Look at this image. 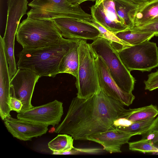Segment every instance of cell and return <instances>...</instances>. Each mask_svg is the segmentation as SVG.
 <instances>
[{"label": "cell", "instance_id": "obj_22", "mask_svg": "<svg viewBox=\"0 0 158 158\" xmlns=\"http://www.w3.org/2000/svg\"><path fill=\"white\" fill-rule=\"evenodd\" d=\"M86 21L96 27L100 32L99 37L105 38L111 41L112 45L117 50L131 46L119 39L114 33L107 30L93 19L91 21Z\"/></svg>", "mask_w": 158, "mask_h": 158}, {"label": "cell", "instance_id": "obj_10", "mask_svg": "<svg viewBox=\"0 0 158 158\" xmlns=\"http://www.w3.org/2000/svg\"><path fill=\"white\" fill-rule=\"evenodd\" d=\"M63 114V103L55 100L19 113L17 117L19 119L54 127L58 124Z\"/></svg>", "mask_w": 158, "mask_h": 158}, {"label": "cell", "instance_id": "obj_5", "mask_svg": "<svg viewBox=\"0 0 158 158\" xmlns=\"http://www.w3.org/2000/svg\"><path fill=\"white\" fill-rule=\"evenodd\" d=\"M87 40H80L79 64L75 85L77 97L88 98L101 90L95 63V54Z\"/></svg>", "mask_w": 158, "mask_h": 158}, {"label": "cell", "instance_id": "obj_18", "mask_svg": "<svg viewBox=\"0 0 158 158\" xmlns=\"http://www.w3.org/2000/svg\"><path fill=\"white\" fill-rule=\"evenodd\" d=\"M79 40L62 59L59 66V73H69L76 78L79 64L78 48Z\"/></svg>", "mask_w": 158, "mask_h": 158}, {"label": "cell", "instance_id": "obj_16", "mask_svg": "<svg viewBox=\"0 0 158 158\" xmlns=\"http://www.w3.org/2000/svg\"><path fill=\"white\" fill-rule=\"evenodd\" d=\"M158 16V0H150L137 9L135 15L134 27L147 24Z\"/></svg>", "mask_w": 158, "mask_h": 158}, {"label": "cell", "instance_id": "obj_20", "mask_svg": "<svg viewBox=\"0 0 158 158\" xmlns=\"http://www.w3.org/2000/svg\"><path fill=\"white\" fill-rule=\"evenodd\" d=\"M114 33L119 39L131 46L149 40L156 36L154 33L137 31L129 28Z\"/></svg>", "mask_w": 158, "mask_h": 158}, {"label": "cell", "instance_id": "obj_24", "mask_svg": "<svg viewBox=\"0 0 158 158\" xmlns=\"http://www.w3.org/2000/svg\"><path fill=\"white\" fill-rule=\"evenodd\" d=\"M129 149L132 151L143 152H158V149L153 145L150 140L148 139L128 143Z\"/></svg>", "mask_w": 158, "mask_h": 158}, {"label": "cell", "instance_id": "obj_15", "mask_svg": "<svg viewBox=\"0 0 158 158\" xmlns=\"http://www.w3.org/2000/svg\"><path fill=\"white\" fill-rule=\"evenodd\" d=\"M133 134L116 128L98 133L90 135L86 140L101 144L103 149L110 153L121 152V148L124 144L128 143Z\"/></svg>", "mask_w": 158, "mask_h": 158}, {"label": "cell", "instance_id": "obj_11", "mask_svg": "<svg viewBox=\"0 0 158 158\" xmlns=\"http://www.w3.org/2000/svg\"><path fill=\"white\" fill-rule=\"evenodd\" d=\"M95 63L99 86L105 94L124 105L129 106L132 104L135 98V96L132 93L123 91L118 86L106 64L95 54Z\"/></svg>", "mask_w": 158, "mask_h": 158}, {"label": "cell", "instance_id": "obj_28", "mask_svg": "<svg viewBox=\"0 0 158 158\" xmlns=\"http://www.w3.org/2000/svg\"><path fill=\"white\" fill-rule=\"evenodd\" d=\"M145 89L151 91L158 88V70L148 75V78L144 81Z\"/></svg>", "mask_w": 158, "mask_h": 158}, {"label": "cell", "instance_id": "obj_1", "mask_svg": "<svg viewBox=\"0 0 158 158\" xmlns=\"http://www.w3.org/2000/svg\"><path fill=\"white\" fill-rule=\"evenodd\" d=\"M123 105L106 95L101 89L86 98L72 99L67 114L55 132L66 134L75 140L114 129V122L125 110Z\"/></svg>", "mask_w": 158, "mask_h": 158}, {"label": "cell", "instance_id": "obj_32", "mask_svg": "<svg viewBox=\"0 0 158 158\" xmlns=\"http://www.w3.org/2000/svg\"><path fill=\"white\" fill-rule=\"evenodd\" d=\"M139 6H141L147 3L150 0H129Z\"/></svg>", "mask_w": 158, "mask_h": 158}, {"label": "cell", "instance_id": "obj_26", "mask_svg": "<svg viewBox=\"0 0 158 158\" xmlns=\"http://www.w3.org/2000/svg\"><path fill=\"white\" fill-rule=\"evenodd\" d=\"M131 29L141 32L154 33L156 36H158V18L143 26L134 27Z\"/></svg>", "mask_w": 158, "mask_h": 158}, {"label": "cell", "instance_id": "obj_12", "mask_svg": "<svg viewBox=\"0 0 158 158\" xmlns=\"http://www.w3.org/2000/svg\"><path fill=\"white\" fill-rule=\"evenodd\" d=\"M90 9L93 19L109 31L115 33L129 28L118 15L113 0H103Z\"/></svg>", "mask_w": 158, "mask_h": 158}, {"label": "cell", "instance_id": "obj_6", "mask_svg": "<svg viewBox=\"0 0 158 158\" xmlns=\"http://www.w3.org/2000/svg\"><path fill=\"white\" fill-rule=\"evenodd\" d=\"M28 5L31 7L27 13L29 19L52 20L71 18L87 21L93 19L80 6H74L67 0H33Z\"/></svg>", "mask_w": 158, "mask_h": 158}, {"label": "cell", "instance_id": "obj_19", "mask_svg": "<svg viewBox=\"0 0 158 158\" xmlns=\"http://www.w3.org/2000/svg\"><path fill=\"white\" fill-rule=\"evenodd\" d=\"M158 114V109L151 104L138 108L125 109L121 114L120 118H125L135 122L155 118Z\"/></svg>", "mask_w": 158, "mask_h": 158}, {"label": "cell", "instance_id": "obj_31", "mask_svg": "<svg viewBox=\"0 0 158 158\" xmlns=\"http://www.w3.org/2000/svg\"><path fill=\"white\" fill-rule=\"evenodd\" d=\"M73 5L78 6L82 3L86 1H95L96 0H67Z\"/></svg>", "mask_w": 158, "mask_h": 158}, {"label": "cell", "instance_id": "obj_4", "mask_svg": "<svg viewBox=\"0 0 158 158\" xmlns=\"http://www.w3.org/2000/svg\"><path fill=\"white\" fill-rule=\"evenodd\" d=\"M90 45L95 54L106 64L118 86L123 91L132 93L135 80L123 64L111 42L99 37Z\"/></svg>", "mask_w": 158, "mask_h": 158}, {"label": "cell", "instance_id": "obj_21", "mask_svg": "<svg viewBox=\"0 0 158 158\" xmlns=\"http://www.w3.org/2000/svg\"><path fill=\"white\" fill-rule=\"evenodd\" d=\"M73 139L66 134H59L48 143L49 148L53 152H62L68 151L74 147Z\"/></svg>", "mask_w": 158, "mask_h": 158}, {"label": "cell", "instance_id": "obj_33", "mask_svg": "<svg viewBox=\"0 0 158 158\" xmlns=\"http://www.w3.org/2000/svg\"><path fill=\"white\" fill-rule=\"evenodd\" d=\"M153 145L158 149V141L152 143Z\"/></svg>", "mask_w": 158, "mask_h": 158}, {"label": "cell", "instance_id": "obj_9", "mask_svg": "<svg viewBox=\"0 0 158 158\" xmlns=\"http://www.w3.org/2000/svg\"><path fill=\"white\" fill-rule=\"evenodd\" d=\"M62 36L68 39L94 40L99 37L98 29L86 21L71 18L52 19Z\"/></svg>", "mask_w": 158, "mask_h": 158}, {"label": "cell", "instance_id": "obj_25", "mask_svg": "<svg viewBox=\"0 0 158 158\" xmlns=\"http://www.w3.org/2000/svg\"><path fill=\"white\" fill-rule=\"evenodd\" d=\"M103 152L101 148H77L74 147L70 150L62 152H53L54 155H73L80 154H95Z\"/></svg>", "mask_w": 158, "mask_h": 158}, {"label": "cell", "instance_id": "obj_30", "mask_svg": "<svg viewBox=\"0 0 158 158\" xmlns=\"http://www.w3.org/2000/svg\"><path fill=\"white\" fill-rule=\"evenodd\" d=\"M133 122L125 118H118L114 123V126L115 128H120L127 127L130 125Z\"/></svg>", "mask_w": 158, "mask_h": 158}, {"label": "cell", "instance_id": "obj_35", "mask_svg": "<svg viewBox=\"0 0 158 158\" xmlns=\"http://www.w3.org/2000/svg\"><path fill=\"white\" fill-rule=\"evenodd\" d=\"M157 18H158V16H157V17H156L155 19H157Z\"/></svg>", "mask_w": 158, "mask_h": 158}, {"label": "cell", "instance_id": "obj_29", "mask_svg": "<svg viewBox=\"0 0 158 158\" xmlns=\"http://www.w3.org/2000/svg\"><path fill=\"white\" fill-rule=\"evenodd\" d=\"M9 105L11 111H15L18 113L21 112L23 106L20 100L12 96L10 97Z\"/></svg>", "mask_w": 158, "mask_h": 158}, {"label": "cell", "instance_id": "obj_13", "mask_svg": "<svg viewBox=\"0 0 158 158\" xmlns=\"http://www.w3.org/2000/svg\"><path fill=\"white\" fill-rule=\"evenodd\" d=\"M11 77L3 38L0 36V115L5 119L11 116L9 104L11 96Z\"/></svg>", "mask_w": 158, "mask_h": 158}, {"label": "cell", "instance_id": "obj_14", "mask_svg": "<svg viewBox=\"0 0 158 158\" xmlns=\"http://www.w3.org/2000/svg\"><path fill=\"white\" fill-rule=\"evenodd\" d=\"M8 131L14 137L21 140H31L33 137L40 136L46 134L48 126L32 122L11 116L4 120Z\"/></svg>", "mask_w": 158, "mask_h": 158}, {"label": "cell", "instance_id": "obj_2", "mask_svg": "<svg viewBox=\"0 0 158 158\" xmlns=\"http://www.w3.org/2000/svg\"><path fill=\"white\" fill-rule=\"evenodd\" d=\"M79 40L62 37L58 42L48 47L23 48L18 55V68L31 70L40 77H54L59 74L62 58Z\"/></svg>", "mask_w": 158, "mask_h": 158}, {"label": "cell", "instance_id": "obj_17", "mask_svg": "<svg viewBox=\"0 0 158 158\" xmlns=\"http://www.w3.org/2000/svg\"><path fill=\"white\" fill-rule=\"evenodd\" d=\"M113 0L118 16L129 28H132L136 12L140 6L129 0Z\"/></svg>", "mask_w": 158, "mask_h": 158}, {"label": "cell", "instance_id": "obj_27", "mask_svg": "<svg viewBox=\"0 0 158 158\" xmlns=\"http://www.w3.org/2000/svg\"><path fill=\"white\" fill-rule=\"evenodd\" d=\"M142 135V139H148L152 143L158 141V116L155 118L149 130Z\"/></svg>", "mask_w": 158, "mask_h": 158}, {"label": "cell", "instance_id": "obj_34", "mask_svg": "<svg viewBox=\"0 0 158 158\" xmlns=\"http://www.w3.org/2000/svg\"><path fill=\"white\" fill-rule=\"evenodd\" d=\"M103 0H96L95 5H98Z\"/></svg>", "mask_w": 158, "mask_h": 158}, {"label": "cell", "instance_id": "obj_8", "mask_svg": "<svg viewBox=\"0 0 158 158\" xmlns=\"http://www.w3.org/2000/svg\"><path fill=\"white\" fill-rule=\"evenodd\" d=\"M40 77L31 70L18 68L11 78V96L22 102L23 106L21 112L34 107L31 104V100L35 84Z\"/></svg>", "mask_w": 158, "mask_h": 158}, {"label": "cell", "instance_id": "obj_3", "mask_svg": "<svg viewBox=\"0 0 158 158\" xmlns=\"http://www.w3.org/2000/svg\"><path fill=\"white\" fill-rule=\"evenodd\" d=\"M16 36L18 43L26 49L48 47L63 37L53 20L27 18L19 24Z\"/></svg>", "mask_w": 158, "mask_h": 158}, {"label": "cell", "instance_id": "obj_23", "mask_svg": "<svg viewBox=\"0 0 158 158\" xmlns=\"http://www.w3.org/2000/svg\"><path fill=\"white\" fill-rule=\"evenodd\" d=\"M153 118L147 120L133 122L128 127L118 128L136 135H142L147 132L152 127L155 119Z\"/></svg>", "mask_w": 158, "mask_h": 158}, {"label": "cell", "instance_id": "obj_7", "mask_svg": "<svg viewBox=\"0 0 158 158\" xmlns=\"http://www.w3.org/2000/svg\"><path fill=\"white\" fill-rule=\"evenodd\" d=\"M118 51L121 60L130 72L150 71L158 67V48L155 43L148 40Z\"/></svg>", "mask_w": 158, "mask_h": 158}]
</instances>
